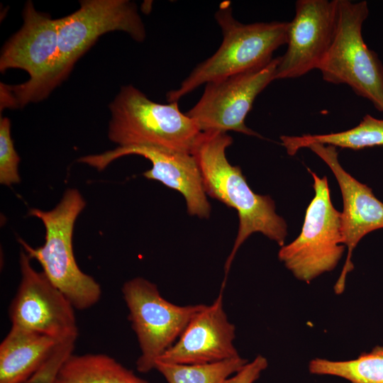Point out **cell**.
<instances>
[{
  "instance_id": "obj_21",
  "label": "cell",
  "mask_w": 383,
  "mask_h": 383,
  "mask_svg": "<svg viewBox=\"0 0 383 383\" xmlns=\"http://www.w3.org/2000/svg\"><path fill=\"white\" fill-rule=\"evenodd\" d=\"M20 157L11 136V122L6 117L0 119V182L10 186L21 180L18 172Z\"/></svg>"
},
{
  "instance_id": "obj_11",
  "label": "cell",
  "mask_w": 383,
  "mask_h": 383,
  "mask_svg": "<svg viewBox=\"0 0 383 383\" xmlns=\"http://www.w3.org/2000/svg\"><path fill=\"white\" fill-rule=\"evenodd\" d=\"M21 281L9 308L11 326L50 336L59 341L77 340L74 307L45 274L36 271L30 257L20 253Z\"/></svg>"
},
{
  "instance_id": "obj_22",
  "label": "cell",
  "mask_w": 383,
  "mask_h": 383,
  "mask_svg": "<svg viewBox=\"0 0 383 383\" xmlns=\"http://www.w3.org/2000/svg\"><path fill=\"white\" fill-rule=\"evenodd\" d=\"M267 365V360L262 355H257L252 362H248L223 383H254L266 370Z\"/></svg>"
},
{
  "instance_id": "obj_19",
  "label": "cell",
  "mask_w": 383,
  "mask_h": 383,
  "mask_svg": "<svg viewBox=\"0 0 383 383\" xmlns=\"http://www.w3.org/2000/svg\"><path fill=\"white\" fill-rule=\"evenodd\" d=\"M309 370L313 374L335 376L350 383H383V345H377L350 360L316 357L309 362Z\"/></svg>"
},
{
  "instance_id": "obj_10",
  "label": "cell",
  "mask_w": 383,
  "mask_h": 383,
  "mask_svg": "<svg viewBox=\"0 0 383 383\" xmlns=\"http://www.w3.org/2000/svg\"><path fill=\"white\" fill-rule=\"evenodd\" d=\"M279 57L252 70L206 84L199 101L186 114L201 132L229 131L261 138L249 128L245 119L257 96L275 80Z\"/></svg>"
},
{
  "instance_id": "obj_5",
  "label": "cell",
  "mask_w": 383,
  "mask_h": 383,
  "mask_svg": "<svg viewBox=\"0 0 383 383\" xmlns=\"http://www.w3.org/2000/svg\"><path fill=\"white\" fill-rule=\"evenodd\" d=\"M23 24L4 45L0 71L21 69L29 79L14 86L1 83V110L23 107L46 98L52 91L51 82L58 54L57 19L38 11L27 1Z\"/></svg>"
},
{
  "instance_id": "obj_16",
  "label": "cell",
  "mask_w": 383,
  "mask_h": 383,
  "mask_svg": "<svg viewBox=\"0 0 383 383\" xmlns=\"http://www.w3.org/2000/svg\"><path fill=\"white\" fill-rule=\"evenodd\" d=\"M59 341L11 326L0 344V383H23L48 360Z\"/></svg>"
},
{
  "instance_id": "obj_3",
  "label": "cell",
  "mask_w": 383,
  "mask_h": 383,
  "mask_svg": "<svg viewBox=\"0 0 383 383\" xmlns=\"http://www.w3.org/2000/svg\"><path fill=\"white\" fill-rule=\"evenodd\" d=\"M85 206L80 192L69 189L53 209L29 211L30 215L40 219L45 226L44 245L35 248L18 239L30 259L40 263L48 278L78 310L91 308L101 296L100 284L80 270L73 252L74 223Z\"/></svg>"
},
{
  "instance_id": "obj_23",
  "label": "cell",
  "mask_w": 383,
  "mask_h": 383,
  "mask_svg": "<svg viewBox=\"0 0 383 383\" xmlns=\"http://www.w3.org/2000/svg\"><path fill=\"white\" fill-rule=\"evenodd\" d=\"M65 362L60 354L54 353L23 383H55L57 374Z\"/></svg>"
},
{
  "instance_id": "obj_4",
  "label": "cell",
  "mask_w": 383,
  "mask_h": 383,
  "mask_svg": "<svg viewBox=\"0 0 383 383\" xmlns=\"http://www.w3.org/2000/svg\"><path fill=\"white\" fill-rule=\"evenodd\" d=\"M109 108L108 135L118 146L150 145L191 153L201 133L179 110L178 101L154 102L131 84L121 88Z\"/></svg>"
},
{
  "instance_id": "obj_2",
  "label": "cell",
  "mask_w": 383,
  "mask_h": 383,
  "mask_svg": "<svg viewBox=\"0 0 383 383\" xmlns=\"http://www.w3.org/2000/svg\"><path fill=\"white\" fill-rule=\"evenodd\" d=\"M215 18L223 33L221 46L198 65L177 89L167 94L170 103L178 101L203 84L268 64L274 52L287 44L288 22L240 23L227 1L220 4Z\"/></svg>"
},
{
  "instance_id": "obj_7",
  "label": "cell",
  "mask_w": 383,
  "mask_h": 383,
  "mask_svg": "<svg viewBox=\"0 0 383 383\" xmlns=\"http://www.w3.org/2000/svg\"><path fill=\"white\" fill-rule=\"evenodd\" d=\"M308 170L313 179L315 195L306 209L299 235L278 252L279 260L294 276L306 282L332 271L345 250L341 213L332 204L327 177Z\"/></svg>"
},
{
  "instance_id": "obj_12",
  "label": "cell",
  "mask_w": 383,
  "mask_h": 383,
  "mask_svg": "<svg viewBox=\"0 0 383 383\" xmlns=\"http://www.w3.org/2000/svg\"><path fill=\"white\" fill-rule=\"evenodd\" d=\"M337 0H298L288 22L287 48L276 70L275 79L301 77L318 68L333 40Z\"/></svg>"
},
{
  "instance_id": "obj_8",
  "label": "cell",
  "mask_w": 383,
  "mask_h": 383,
  "mask_svg": "<svg viewBox=\"0 0 383 383\" xmlns=\"http://www.w3.org/2000/svg\"><path fill=\"white\" fill-rule=\"evenodd\" d=\"M79 4L76 11L57 19L58 54L51 82L52 90L101 35L123 31L138 42L146 37L144 23L133 2L83 0Z\"/></svg>"
},
{
  "instance_id": "obj_13",
  "label": "cell",
  "mask_w": 383,
  "mask_h": 383,
  "mask_svg": "<svg viewBox=\"0 0 383 383\" xmlns=\"http://www.w3.org/2000/svg\"><path fill=\"white\" fill-rule=\"evenodd\" d=\"M129 155H140L149 160L152 168L145 172L143 176L180 192L189 215L200 218L209 217L211 205L199 167L191 153L150 145L118 146L101 154L81 157L78 162L102 170L113 160Z\"/></svg>"
},
{
  "instance_id": "obj_15",
  "label": "cell",
  "mask_w": 383,
  "mask_h": 383,
  "mask_svg": "<svg viewBox=\"0 0 383 383\" xmlns=\"http://www.w3.org/2000/svg\"><path fill=\"white\" fill-rule=\"evenodd\" d=\"M223 286L213 304L193 317L178 340L157 361L206 364L240 356L233 344L235 326L223 309Z\"/></svg>"
},
{
  "instance_id": "obj_14",
  "label": "cell",
  "mask_w": 383,
  "mask_h": 383,
  "mask_svg": "<svg viewBox=\"0 0 383 383\" xmlns=\"http://www.w3.org/2000/svg\"><path fill=\"white\" fill-rule=\"evenodd\" d=\"M310 148L322 159L333 172L338 183L343 201L341 213L343 243L348 254L342 272L334 286L336 294L345 289L346 277L353 270V252L359 241L367 233L383 228V203L370 187L361 183L341 166L336 147L312 144Z\"/></svg>"
},
{
  "instance_id": "obj_17",
  "label": "cell",
  "mask_w": 383,
  "mask_h": 383,
  "mask_svg": "<svg viewBox=\"0 0 383 383\" xmlns=\"http://www.w3.org/2000/svg\"><path fill=\"white\" fill-rule=\"evenodd\" d=\"M55 383H148L112 357L102 353L72 354Z\"/></svg>"
},
{
  "instance_id": "obj_1",
  "label": "cell",
  "mask_w": 383,
  "mask_h": 383,
  "mask_svg": "<svg viewBox=\"0 0 383 383\" xmlns=\"http://www.w3.org/2000/svg\"><path fill=\"white\" fill-rule=\"evenodd\" d=\"M233 143L227 133L201 132L191 154L199 167L206 195L236 210L239 228L233 249L225 263L229 271L240 246L252 234L259 232L284 245L287 226L275 212L270 196L255 194L249 187L241 169L227 160L226 150Z\"/></svg>"
},
{
  "instance_id": "obj_18",
  "label": "cell",
  "mask_w": 383,
  "mask_h": 383,
  "mask_svg": "<svg viewBox=\"0 0 383 383\" xmlns=\"http://www.w3.org/2000/svg\"><path fill=\"white\" fill-rule=\"evenodd\" d=\"M280 140L289 155H294L301 148H309L316 143L353 150L383 146V119L367 114L357 126L345 131L299 136L282 135Z\"/></svg>"
},
{
  "instance_id": "obj_6",
  "label": "cell",
  "mask_w": 383,
  "mask_h": 383,
  "mask_svg": "<svg viewBox=\"0 0 383 383\" xmlns=\"http://www.w3.org/2000/svg\"><path fill=\"white\" fill-rule=\"evenodd\" d=\"M368 16L366 1L337 0L333 40L318 70L326 82L349 86L383 112V65L362 34Z\"/></svg>"
},
{
  "instance_id": "obj_9",
  "label": "cell",
  "mask_w": 383,
  "mask_h": 383,
  "mask_svg": "<svg viewBox=\"0 0 383 383\" xmlns=\"http://www.w3.org/2000/svg\"><path fill=\"white\" fill-rule=\"evenodd\" d=\"M121 290L140 350L136 368L146 373L206 305L174 304L161 296L156 284L140 277L125 282Z\"/></svg>"
},
{
  "instance_id": "obj_20",
  "label": "cell",
  "mask_w": 383,
  "mask_h": 383,
  "mask_svg": "<svg viewBox=\"0 0 383 383\" xmlns=\"http://www.w3.org/2000/svg\"><path fill=\"white\" fill-rule=\"evenodd\" d=\"M248 362L240 356L206 364L185 365L157 361L155 369L167 383H223Z\"/></svg>"
}]
</instances>
